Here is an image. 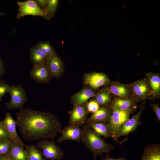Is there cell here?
Returning a JSON list of instances; mask_svg holds the SVG:
<instances>
[{"mask_svg": "<svg viewBox=\"0 0 160 160\" xmlns=\"http://www.w3.org/2000/svg\"><path fill=\"white\" fill-rule=\"evenodd\" d=\"M15 120L22 137L29 141L55 138L61 124L54 114L22 107L16 113Z\"/></svg>", "mask_w": 160, "mask_h": 160, "instance_id": "obj_1", "label": "cell"}, {"mask_svg": "<svg viewBox=\"0 0 160 160\" xmlns=\"http://www.w3.org/2000/svg\"><path fill=\"white\" fill-rule=\"evenodd\" d=\"M82 137L81 141L85 147L92 153L93 160L96 156L100 155L101 157L104 153H109L114 148L113 145L106 143L87 124H85L81 128Z\"/></svg>", "mask_w": 160, "mask_h": 160, "instance_id": "obj_2", "label": "cell"}, {"mask_svg": "<svg viewBox=\"0 0 160 160\" xmlns=\"http://www.w3.org/2000/svg\"><path fill=\"white\" fill-rule=\"evenodd\" d=\"M112 108V113L107 124L110 136L113 138L120 128L129 119L130 115L136 110L137 107L126 110Z\"/></svg>", "mask_w": 160, "mask_h": 160, "instance_id": "obj_3", "label": "cell"}, {"mask_svg": "<svg viewBox=\"0 0 160 160\" xmlns=\"http://www.w3.org/2000/svg\"><path fill=\"white\" fill-rule=\"evenodd\" d=\"M36 147L41 152L43 156L50 160H60L64 153L53 140L43 139L39 142Z\"/></svg>", "mask_w": 160, "mask_h": 160, "instance_id": "obj_4", "label": "cell"}, {"mask_svg": "<svg viewBox=\"0 0 160 160\" xmlns=\"http://www.w3.org/2000/svg\"><path fill=\"white\" fill-rule=\"evenodd\" d=\"M129 84L131 97L140 102L149 99L152 94L148 80L146 77Z\"/></svg>", "mask_w": 160, "mask_h": 160, "instance_id": "obj_5", "label": "cell"}, {"mask_svg": "<svg viewBox=\"0 0 160 160\" xmlns=\"http://www.w3.org/2000/svg\"><path fill=\"white\" fill-rule=\"evenodd\" d=\"M8 93L10 95L11 99L5 103L8 109H20L27 101L28 97L23 87L20 84L9 86Z\"/></svg>", "mask_w": 160, "mask_h": 160, "instance_id": "obj_6", "label": "cell"}, {"mask_svg": "<svg viewBox=\"0 0 160 160\" xmlns=\"http://www.w3.org/2000/svg\"><path fill=\"white\" fill-rule=\"evenodd\" d=\"M17 4L19 7L18 12L17 15L18 19L26 15H31L42 17L48 20L46 12L40 9L34 0L17 1Z\"/></svg>", "mask_w": 160, "mask_h": 160, "instance_id": "obj_7", "label": "cell"}, {"mask_svg": "<svg viewBox=\"0 0 160 160\" xmlns=\"http://www.w3.org/2000/svg\"><path fill=\"white\" fill-rule=\"evenodd\" d=\"M111 81L107 75L103 72L94 71L85 73L83 78L84 85L96 91L101 87H106Z\"/></svg>", "mask_w": 160, "mask_h": 160, "instance_id": "obj_8", "label": "cell"}, {"mask_svg": "<svg viewBox=\"0 0 160 160\" xmlns=\"http://www.w3.org/2000/svg\"><path fill=\"white\" fill-rule=\"evenodd\" d=\"M145 102L143 101L139 106V111L136 114H134L132 118L127 121L120 128L113 138L114 140L118 141L117 139L120 137L127 136L130 133L136 130L138 127L141 125L140 116L142 112L145 108Z\"/></svg>", "mask_w": 160, "mask_h": 160, "instance_id": "obj_9", "label": "cell"}, {"mask_svg": "<svg viewBox=\"0 0 160 160\" xmlns=\"http://www.w3.org/2000/svg\"><path fill=\"white\" fill-rule=\"evenodd\" d=\"M46 64L51 73L52 78L58 79L63 75L65 70L64 63L55 50L47 57Z\"/></svg>", "mask_w": 160, "mask_h": 160, "instance_id": "obj_10", "label": "cell"}, {"mask_svg": "<svg viewBox=\"0 0 160 160\" xmlns=\"http://www.w3.org/2000/svg\"><path fill=\"white\" fill-rule=\"evenodd\" d=\"M69 125L79 126L84 125L86 123L88 115L89 113L86 106V103L73 106L72 110L69 112Z\"/></svg>", "mask_w": 160, "mask_h": 160, "instance_id": "obj_11", "label": "cell"}, {"mask_svg": "<svg viewBox=\"0 0 160 160\" xmlns=\"http://www.w3.org/2000/svg\"><path fill=\"white\" fill-rule=\"evenodd\" d=\"M59 133L61 136L59 138L57 142L61 143L63 142L70 140L79 143L81 141L82 132L80 126L69 125L63 129H61Z\"/></svg>", "mask_w": 160, "mask_h": 160, "instance_id": "obj_12", "label": "cell"}, {"mask_svg": "<svg viewBox=\"0 0 160 160\" xmlns=\"http://www.w3.org/2000/svg\"><path fill=\"white\" fill-rule=\"evenodd\" d=\"M30 75L36 82L41 84L49 83L52 77L51 73L45 63L39 66H33Z\"/></svg>", "mask_w": 160, "mask_h": 160, "instance_id": "obj_13", "label": "cell"}, {"mask_svg": "<svg viewBox=\"0 0 160 160\" xmlns=\"http://www.w3.org/2000/svg\"><path fill=\"white\" fill-rule=\"evenodd\" d=\"M102 89L116 96L124 98H131L129 84H124L117 81H111L107 86Z\"/></svg>", "mask_w": 160, "mask_h": 160, "instance_id": "obj_14", "label": "cell"}, {"mask_svg": "<svg viewBox=\"0 0 160 160\" xmlns=\"http://www.w3.org/2000/svg\"><path fill=\"white\" fill-rule=\"evenodd\" d=\"M87 85L79 92L72 96L71 102L73 106H75L86 103L89 99L93 97L97 92Z\"/></svg>", "mask_w": 160, "mask_h": 160, "instance_id": "obj_15", "label": "cell"}, {"mask_svg": "<svg viewBox=\"0 0 160 160\" xmlns=\"http://www.w3.org/2000/svg\"><path fill=\"white\" fill-rule=\"evenodd\" d=\"M112 112V108L110 105L100 106L95 113H92L91 116L87 119L86 124L96 122H103L106 124Z\"/></svg>", "mask_w": 160, "mask_h": 160, "instance_id": "obj_16", "label": "cell"}, {"mask_svg": "<svg viewBox=\"0 0 160 160\" xmlns=\"http://www.w3.org/2000/svg\"><path fill=\"white\" fill-rule=\"evenodd\" d=\"M140 101L132 98H124L115 96L113 97L110 104L111 107L116 109L126 110L137 107V105Z\"/></svg>", "mask_w": 160, "mask_h": 160, "instance_id": "obj_17", "label": "cell"}, {"mask_svg": "<svg viewBox=\"0 0 160 160\" xmlns=\"http://www.w3.org/2000/svg\"><path fill=\"white\" fill-rule=\"evenodd\" d=\"M0 122L1 125L9 134L12 140L24 144L17 133L16 121L13 118L9 113H6L5 118Z\"/></svg>", "mask_w": 160, "mask_h": 160, "instance_id": "obj_18", "label": "cell"}, {"mask_svg": "<svg viewBox=\"0 0 160 160\" xmlns=\"http://www.w3.org/2000/svg\"><path fill=\"white\" fill-rule=\"evenodd\" d=\"M145 76L148 79L151 89L152 94L149 99H158L160 97V76L157 73L150 72Z\"/></svg>", "mask_w": 160, "mask_h": 160, "instance_id": "obj_19", "label": "cell"}, {"mask_svg": "<svg viewBox=\"0 0 160 160\" xmlns=\"http://www.w3.org/2000/svg\"><path fill=\"white\" fill-rule=\"evenodd\" d=\"M23 146L26 145L12 139L11 140V149L8 156L13 160H28L25 150Z\"/></svg>", "mask_w": 160, "mask_h": 160, "instance_id": "obj_20", "label": "cell"}, {"mask_svg": "<svg viewBox=\"0 0 160 160\" xmlns=\"http://www.w3.org/2000/svg\"><path fill=\"white\" fill-rule=\"evenodd\" d=\"M30 60L33 66H39L45 63L47 57L35 46L29 49Z\"/></svg>", "mask_w": 160, "mask_h": 160, "instance_id": "obj_21", "label": "cell"}, {"mask_svg": "<svg viewBox=\"0 0 160 160\" xmlns=\"http://www.w3.org/2000/svg\"><path fill=\"white\" fill-rule=\"evenodd\" d=\"M86 124L98 135L106 138H108L110 137L106 123L103 122H96Z\"/></svg>", "mask_w": 160, "mask_h": 160, "instance_id": "obj_22", "label": "cell"}, {"mask_svg": "<svg viewBox=\"0 0 160 160\" xmlns=\"http://www.w3.org/2000/svg\"><path fill=\"white\" fill-rule=\"evenodd\" d=\"M113 97L110 92L102 89L93 97L100 106H102L110 104Z\"/></svg>", "mask_w": 160, "mask_h": 160, "instance_id": "obj_23", "label": "cell"}, {"mask_svg": "<svg viewBox=\"0 0 160 160\" xmlns=\"http://www.w3.org/2000/svg\"><path fill=\"white\" fill-rule=\"evenodd\" d=\"M140 160H160V149L153 146L145 148Z\"/></svg>", "mask_w": 160, "mask_h": 160, "instance_id": "obj_24", "label": "cell"}, {"mask_svg": "<svg viewBox=\"0 0 160 160\" xmlns=\"http://www.w3.org/2000/svg\"><path fill=\"white\" fill-rule=\"evenodd\" d=\"M25 147L28 160H46L41 152L34 145Z\"/></svg>", "mask_w": 160, "mask_h": 160, "instance_id": "obj_25", "label": "cell"}, {"mask_svg": "<svg viewBox=\"0 0 160 160\" xmlns=\"http://www.w3.org/2000/svg\"><path fill=\"white\" fill-rule=\"evenodd\" d=\"M60 0H47V6L45 12L47 13L48 20L54 16L58 7Z\"/></svg>", "mask_w": 160, "mask_h": 160, "instance_id": "obj_26", "label": "cell"}, {"mask_svg": "<svg viewBox=\"0 0 160 160\" xmlns=\"http://www.w3.org/2000/svg\"><path fill=\"white\" fill-rule=\"evenodd\" d=\"M12 139L0 140V157L7 156L9 154Z\"/></svg>", "mask_w": 160, "mask_h": 160, "instance_id": "obj_27", "label": "cell"}, {"mask_svg": "<svg viewBox=\"0 0 160 160\" xmlns=\"http://www.w3.org/2000/svg\"><path fill=\"white\" fill-rule=\"evenodd\" d=\"M35 47L47 57L55 50L49 41L39 42L36 44Z\"/></svg>", "mask_w": 160, "mask_h": 160, "instance_id": "obj_28", "label": "cell"}, {"mask_svg": "<svg viewBox=\"0 0 160 160\" xmlns=\"http://www.w3.org/2000/svg\"><path fill=\"white\" fill-rule=\"evenodd\" d=\"M87 109L90 113H95L99 108L100 106L94 99L88 100L86 103Z\"/></svg>", "mask_w": 160, "mask_h": 160, "instance_id": "obj_29", "label": "cell"}, {"mask_svg": "<svg viewBox=\"0 0 160 160\" xmlns=\"http://www.w3.org/2000/svg\"><path fill=\"white\" fill-rule=\"evenodd\" d=\"M9 85L5 81L0 83V102L4 95L7 93H8Z\"/></svg>", "mask_w": 160, "mask_h": 160, "instance_id": "obj_30", "label": "cell"}, {"mask_svg": "<svg viewBox=\"0 0 160 160\" xmlns=\"http://www.w3.org/2000/svg\"><path fill=\"white\" fill-rule=\"evenodd\" d=\"M12 139L5 128L1 125L0 121V140Z\"/></svg>", "mask_w": 160, "mask_h": 160, "instance_id": "obj_31", "label": "cell"}, {"mask_svg": "<svg viewBox=\"0 0 160 160\" xmlns=\"http://www.w3.org/2000/svg\"><path fill=\"white\" fill-rule=\"evenodd\" d=\"M151 105L152 109L156 114L157 119L158 120L160 121V108L158 106V104H156L154 101L153 103H151Z\"/></svg>", "mask_w": 160, "mask_h": 160, "instance_id": "obj_32", "label": "cell"}, {"mask_svg": "<svg viewBox=\"0 0 160 160\" xmlns=\"http://www.w3.org/2000/svg\"><path fill=\"white\" fill-rule=\"evenodd\" d=\"M34 1L40 9L45 11L47 6V0H35Z\"/></svg>", "mask_w": 160, "mask_h": 160, "instance_id": "obj_33", "label": "cell"}, {"mask_svg": "<svg viewBox=\"0 0 160 160\" xmlns=\"http://www.w3.org/2000/svg\"><path fill=\"white\" fill-rule=\"evenodd\" d=\"M4 66V63L1 57L0 52V78L4 75L5 72Z\"/></svg>", "mask_w": 160, "mask_h": 160, "instance_id": "obj_34", "label": "cell"}, {"mask_svg": "<svg viewBox=\"0 0 160 160\" xmlns=\"http://www.w3.org/2000/svg\"><path fill=\"white\" fill-rule=\"evenodd\" d=\"M102 160H126L125 158L123 157L119 158L118 159H115L111 157L108 155V153H106V155L105 157H102Z\"/></svg>", "mask_w": 160, "mask_h": 160, "instance_id": "obj_35", "label": "cell"}, {"mask_svg": "<svg viewBox=\"0 0 160 160\" xmlns=\"http://www.w3.org/2000/svg\"><path fill=\"white\" fill-rule=\"evenodd\" d=\"M0 160H13L9 157H0Z\"/></svg>", "mask_w": 160, "mask_h": 160, "instance_id": "obj_36", "label": "cell"}, {"mask_svg": "<svg viewBox=\"0 0 160 160\" xmlns=\"http://www.w3.org/2000/svg\"><path fill=\"white\" fill-rule=\"evenodd\" d=\"M4 81L2 79H0V83H1L4 82Z\"/></svg>", "mask_w": 160, "mask_h": 160, "instance_id": "obj_37", "label": "cell"}]
</instances>
